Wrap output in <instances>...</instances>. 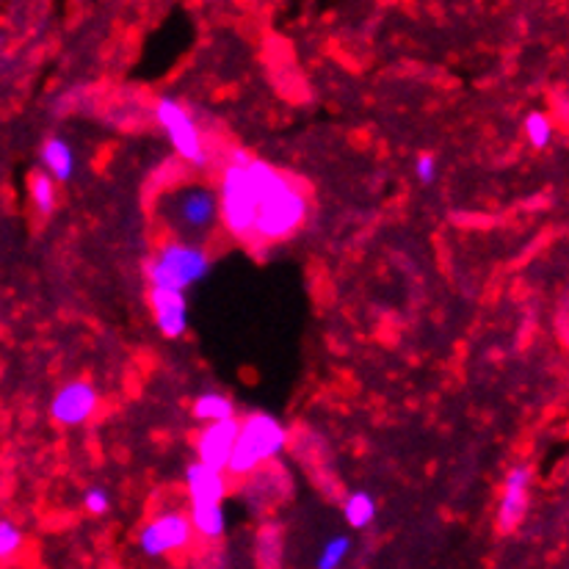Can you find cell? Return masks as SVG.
Listing matches in <instances>:
<instances>
[{
	"instance_id": "obj_1",
	"label": "cell",
	"mask_w": 569,
	"mask_h": 569,
	"mask_svg": "<svg viewBox=\"0 0 569 569\" xmlns=\"http://www.w3.org/2000/svg\"><path fill=\"white\" fill-rule=\"evenodd\" d=\"M279 169L266 161L246 155L243 150H232L230 164L222 175V191H218V207H222V225L227 227L238 241H252L255 213L261 197Z\"/></svg>"
},
{
	"instance_id": "obj_2",
	"label": "cell",
	"mask_w": 569,
	"mask_h": 569,
	"mask_svg": "<svg viewBox=\"0 0 569 569\" xmlns=\"http://www.w3.org/2000/svg\"><path fill=\"white\" fill-rule=\"evenodd\" d=\"M157 213L169 227L175 241L197 243L202 246L207 236L222 222V207H218V194L205 182H188L166 191L157 202Z\"/></svg>"
},
{
	"instance_id": "obj_3",
	"label": "cell",
	"mask_w": 569,
	"mask_h": 569,
	"mask_svg": "<svg viewBox=\"0 0 569 569\" xmlns=\"http://www.w3.org/2000/svg\"><path fill=\"white\" fill-rule=\"evenodd\" d=\"M288 440H291V431L284 429L279 418L268 413L249 415V418L241 420L236 448H232L230 461H227L225 476L236 481L255 476L263 465L274 461L288 448Z\"/></svg>"
},
{
	"instance_id": "obj_4",
	"label": "cell",
	"mask_w": 569,
	"mask_h": 569,
	"mask_svg": "<svg viewBox=\"0 0 569 569\" xmlns=\"http://www.w3.org/2000/svg\"><path fill=\"white\" fill-rule=\"evenodd\" d=\"M307 194L293 177L284 172H277L271 186L263 191L261 205L255 213V227H252V238L263 243L284 241L291 238L307 218Z\"/></svg>"
},
{
	"instance_id": "obj_5",
	"label": "cell",
	"mask_w": 569,
	"mask_h": 569,
	"mask_svg": "<svg viewBox=\"0 0 569 569\" xmlns=\"http://www.w3.org/2000/svg\"><path fill=\"white\" fill-rule=\"evenodd\" d=\"M211 274V255L197 243L186 241H164L147 263V279L150 288L157 291H175L186 293L188 288H194L197 282Z\"/></svg>"
},
{
	"instance_id": "obj_6",
	"label": "cell",
	"mask_w": 569,
	"mask_h": 569,
	"mask_svg": "<svg viewBox=\"0 0 569 569\" xmlns=\"http://www.w3.org/2000/svg\"><path fill=\"white\" fill-rule=\"evenodd\" d=\"M155 119L166 134V139H169V144L175 147L177 155L186 157L188 164L194 166L207 164L205 141H202L200 128H197L194 116L188 114L186 105L172 98H161L155 105Z\"/></svg>"
},
{
	"instance_id": "obj_7",
	"label": "cell",
	"mask_w": 569,
	"mask_h": 569,
	"mask_svg": "<svg viewBox=\"0 0 569 569\" xmlns=\"http://www.w3.org/2000/svg\"><path fill=\"white\" fill-rule=\"evenodd\" d=\"M194 542V528L186 511H161L139 531V551L150 558H164L186 551Z\"/></svg>"
},
{
	"instance_id": "obj_8",
	"label": "cell",
	"mask_w": 569,
	"mask_h": 569,
	"mask_svg": "<svg viewBox=\"0 0 569 569\" xmlns=\"http://www.w3.org/2000/svg\"><path fill=\"white\" fill-rule=\"evenodd\" d=\"M100 406L98 388L86 379H75L67 382L59 393L50 401V418L59 426H67V429H78V426L89 423L94 418Z\"/></svg>"
},
{
	"instance_id": "obj_9",
	"label": "cell",
	"mask_w": 569,
	"mask_h": 569,
	"mask_svg": "<svg viewBox=\"0 0 569 569\" xmlns=\"http://www.w3.org/2000/svg\"><path fill=\"white\" fill-rule=\"evenodd\" d=\"M531 465H515L509 470V476H506L501 506H497V528H501L503 533L517 531L520 522L526 520L528 506H531Z\"/></svg>"
},
{
	"instance_id": "obj_10",
	"label": "cell",
	"mask_w": 569,
	"mask_h": 569,
	"mask_svg": "<svg viewBox=\"0 0 569 569\" xmlns=\"http://www.w3.org/2000/svg\"><path fill=\"white\" fill-rule=\"evenodd\" d=\"M238 429H241V420L238 418L205 423V429L197 437V461L213 467V470L225 472L227 461H230L232 456V448H236Z\"/></svg>"
},
{
	"instance_id": "obj_11",
	"label": "cell",
	"mask_w": 569,
	"mask_h": 569,
	"mask_svg": "<svg viewBox=\"0 0 569 569\" xmlns=\"http://www.w3.org/2000/svg\"><path fill=\"white\" fill-rule=\"evenodd\" d=\"M147 299H150V309H152V318H155V327L161 329L164 338L177 340L188 332V318H191V313H188L186 293L157 291V288H150Z\"/></svg>"
},
{
	"instance_id": "obj_12",
	"label": "cell",
	"mask_w": 569,
	"mask_h": 569,
	"mask_svg": "<svg viewBox=\"0 0 569 569\" xmlns=\"http://www.w3.org/2000/svg\"><path fill=\"white\" fill-rule=\"evenodd\" d=\"M186 490L191 503H222L230 492V479L222 470L191 461L186 467Z\"/></svg>"
},
{
	"instance_id": "obj_13",
	"label": "cell",
	"mask_w": 569,
	"mask_h": 569,
	"mask_svg": "<svg viewBox=\"0 0 569 569\" xmlns=\"http://www.w3.org/2000/svg\"><path fill=\"white\" fill-rule=\"evenodd\" d=\"M42 166L45 175L53 177V182H69L78 169V157H75L73 144L67 139H59V136H50L42 144Z\"/></svg>"
},
{
	"instance_id": "obj_14",
	"label": "cell",
	"mask_w": 569,
	"mask_h": 569,
	"mask_svg": "<svg viewBox=\"0 0 569 569\" xmlns=\"http://www.w3.org/2000/svg\"><path fill=\"white\" fill-rule=\"evenodd\" d=\"M188 522L194 528V536L207 542H218L227 533L225 503H191Z\"/></svg>"
},
{
	"instance_id": "obj_15",
	"label": "cell",
	"mask_w": 569,
	"mask_h": 569,
	"mask_svg": "<svg viewBox=\"0 0 569 569\" xmlns=\"http://www.w3.org/2000/svg\"><path fill=\"white\" fill-rule=\"evenodd\" d=\"M376 515H379V503H376V497L370 495V492L357 490L343 501L345 522H349L352 528H357V531L370 528V522L376 520Z\"/></svg>"
},
{
	"instance_id": "obj_16",
	"label": "cell",
	"mask_w": 569,
	"mask_h": 569,
	"mask_svg": "<svg viewBox=\"0 0 569 569\" xmlns=\"http://www.w3.org/2000/svg\"><path fill=\"white\" fill-rule=\"evenodd\" d=\"M191 413H194V418L202 420V423H218V420L236 418V404H232L230 395L213 393L211 390V393L197 395Z\"/></svg>"
},
{
	"instance_id": "obj_17",
	"label": "cell",
	"mask_w": 569,
	"mask_h": 569,
	"mask_svg": "<svg viewBox=\"0 0 569 569\" xmlns=\"http://www.w3.org/2000/svg\"><path fill=\"white\" fill-rule=\"evenodd\" d=\"M28 197L30 205L37 207V213L50 216L55 211V202H59V186L53 182V177H48L45 172H34L28 180Z\"/></svg>"
},
{
	"instance_id": "obj_18",
	"label": "cell",
	"mask_w": 569,
	"mask_h": 569,
	"mask_svg": "<svg viewBox=\"0 0 569 569\" xmlns=\"http://www.w3.org/2000/svg\"><path fill=\"white\" fill-rule=\"evenodd\" d=\"M352 536L345 533H338V536H329L327 542L318 551V558H315V569H340L349 556H352Z\"/></svg>"
},
{
	"instance_id": "obj_19",
	"label": "cell",
	"mask_w": 569,
	"mask_h": 569,
	"mask_svg": "<svg viewBox=\"0 0 569 569\" xmlns=\"http://www.w3.org/2000/svg\"><path fill=\"white\" fill-rule=\"evenodd\" d=\"M526 136L528 144L533 150H547L553 144V136H556V128H553L551 116L540 114V111H533V114L526 116Z\"/></svg>"
},
{
	"instance_id": "obj_20",
	"label": "cell",
	"mask_w": 569,
	"mask_h": 569,
	"mask_svg": "<svg viewBox=\"0 0 569 569\" xmlns=\"http://www.w3.org/2000/svg\"><path fill=\"white\" fill-rule=\"evenodd\" d=\"M25 547V533L23 528L14 520H0V561L20 556Z\"/></svg>"
},
{
	"instance_id": "obj_21",
	"label": "cell",
	"mask_w": 569,
	"mask_h": 569,
	"mask_svg": "<svg viewBox=\"0 0 569 569\" xmlns=\"http://www.w3.org/2000/svg\"><path fill=\"white\" fill-rule=\"evenodd\" d=\"M84 509L94 517H103L111 511V492L105 486H89L84 492Z\"/></svg>"
},
{
	"instance_id": "obj_22",
	"label": "cell",
	"mask_w": 569,
	"mask_h": 569,
	"mask_svg": "<svg viewBox=\"0 0 569 569\" xmlns=\"http://www.w3.org/2000/svg\"><path fill=\"white\" fill-rule=\"evenodd\" d=\"M415 175H418V180L423 182V186H434V182H437V157L431 155V152H423V155H418V161H415Z\"/></svg>"
}]
</instances>
